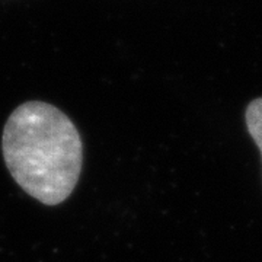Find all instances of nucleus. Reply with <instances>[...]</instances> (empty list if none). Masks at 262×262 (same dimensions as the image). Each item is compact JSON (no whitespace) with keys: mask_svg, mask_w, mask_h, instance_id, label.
I'll return each mask as SVG.
<instances>
[{"mask_svg":"<svg viewBox=\"0 0 262 262\" xmlns=\"http://www.w3.org/2000/svg\"><path fill=\"white\" fill-rule=\"evenodd\" d=\"M2 147L12 178L39 203L58 206L77 185L83 143L73 121L54 105H19L5 124Z\"/></svg>","mask_w":262,"mask_h":262,"instance_id":"nucleus-1","label":"nucleus"},{"mask_svg":"<svg viewBox=\"0 0 262 262\" xmlns=\"http://www.w3.org/2000/svg\"><path fill=\"white\" fill-rule=\"evenodd\" d=\"M246 128L262 156V96L249 102L245 113Z\"/></svg>","mask_w":262,"mask_h":262,"instance_id":"nucleus-2","label":"nucleus"}]
</instances>
